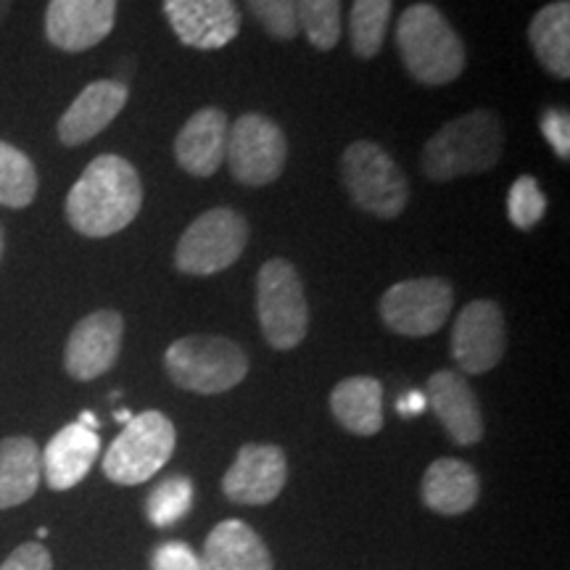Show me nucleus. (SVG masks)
Returning a JSON list of instances; mask_svg holds the SVG:
<instances>
[{
	"label": "nucleus",
	"mask_w": 570,
	"mask_h": 570,
	"mask_svg": "<svg viewBox=\"0 0 570 570\" xmlns=\"http://www.w3.org/2000/svg\"><path fill=\"white\" fill-rule=\"evenodd\" d=\"M142 183L138 169L117 154L96 156L67 196V219L85 238L122 233L140 214Z\"/></svg>",
	"instance_id": "nucleus-1"
},
{
	"label": "nucleus",
	"mask_w": 570,
	"mask_h": 570,
	"mask_svg": "<svg viewBox=\"0 0 570 570\" xmlns=\"http://www.w3.org/2000/svg\"><path fill=\"white\" fill-rule=\"evenodd\" d=\"M504 135L499 117L489 109H475L449 119L425 142L420 167L431 183H449L465 175H481L494 169L502 159Z\"/></svg>",
	"instance_id": "nucleus-2"
},
{
	"label": "nucleus",
	"mask_w": 570,
	"mask_h": 570,
	"mask_svg": "<svg viewBox=\"0 0 570 570\" xmlns=\"http://www.w3.org/2000/svg\"><path fill=\"white\" fill-rule=\"evenodd\" d=\"M396 48L412 80L428 88L454 82L465 71V42L433 3H415L399 17Z\"/></svg>",
	"instance_id": "nucleus-3"
},
{
	"label": "nucleus",
	"mask_w": 570,
	"mask_h": 570,
	"mask_svg": "<svg viewBox=\"0 0 570 570\" xmlns=\"http://www.w3.org/2000/svg\"><path fill=\"white\" fill-rule=\"evenodd\" d=\"M164 367L175 386L194 394H225L244 383L248 356L235 341L223 336H185L164 354Z\"/></svg>",
	"instance_id": "nucleus-4"
},
{
	"label": "nucleus",
	"mask_w": 570,
	"mask_h": 570,
	"mask_svg": "<svg viewBox=\"0 0 570 570\" xmlns=\"http://www.w3.org/2000/svg\"><path fill=\"white\" fill-rule=\"evenodd\" d=\"M341 177L362 212L394 219L410 202V183L391 154L373 140H356L341 156Z\"/></svg>",
	"instance_id": "nucleus-5"
},
{
	"label": "nucleus",
	"mask_w": 570,
	"mask_h": 570,
	"mask_svg": "<svg viewBox=\"0 0 570 570\" xmlns=\"http://www.w3.org/2000/svg\"><path fill=\"white\" fill-rule=\"evenodd\" d=\"M256 315L267 344L277 352L296 348L309 331V304L298 269L288 259H269L256 275Z\"/></svg>",
	"instance_id": "nucleus-6"
},
{
	"label": "nucleus",
	"mask_w": 570,
	"mask_h": 570,
	"mask_svg": "<svg viewBox=\"0 0 570 570\" xmlns=\"http://www.w3.org/2000/svg\"><path fill=\"white\" fill-rule=\"evenodd\" d=\"M177 433L173 420L161 412H142L125 423L104 458L106 479L119 487H138L154 479L173 458Z\"/></svg>",
	"instance_id": "nucleus-7"
},
{
	"label": "nucleus",
	"mask_w": 570,
	"mask_h": 570,
	"mask_svg": "<svg viewBox=\"0 0 570 570\" xmlns=\"http://www.w3.org/2000/svg\"><path fill=\"white\" fill-rule=\"evenodd\" d=\"M248 244V225L230 206L204 212L188 225L175 248V267L183 275H217L240 259Z\"/></svg>",
	"instance_id": "nucleus-8"
},
{
	"label": "nucleus",
	"mask_w": 570,
	"mask_h": 570,
	"mask_svg": "<svg viewBox=\"0 0 570 570\" xmlns=\"http://www.w3.org/2000/svg\"><path fill=\"white\" fill-rule=\"evenodd\" d=\"M225 161L235 183L248 188L273 185L288 161V140L281 125L265 114H244L227 130Z\"/></svg>",
	"instance_id": "nucleus-9"
},
{
	"label": "nucleus",
	"mask_w": 570,
	"mask_h": 570,
	"mask_svg": "<svg viewBox=\"0 0 570 570\" xmlns=\"http://www.w3.org/2000/svg\"><path fill=\"white\" fill-rule=\"evenodd\" d=\"M454 288L444 277H415L402 281L383 294L381 317L399 336L425 338L441 331L452 315Z\"/></svg>",
	"instance_id": "nucleus-10"
},
{
	"label": "nucleus",
	"mask_w": 570,
	"mask_h": 570,
	"mask_svg": "<svg viewBox=\"0 0 570 570\" xmlns=\"http://www.w3.org/2000/svg\"><path fill=\"white\" fill-rule=\"evenodd\" d=\"M508 348V325L497 302H470L454 320L452 356L462 373L483 375L502 362Z\"/></svg>",
	"instance_id": "nucleus-11"
},
{
	"label": "nucleus",
	"mask_w": 570,
	"mask_h": 570,
	"mask_svg": "<svg viewBox=\"0 0 570 570\" xmlns=\"http://www.w3.org/2000/svg\"><path fill=\"white\" fill-rule=\"evenodd\" d=\"M125 320L114 309H98L71 327L63 348V370L75 381H96L117 365Z\"/></svg>",
	"instance_id": "nucleus-12"
},
{
	"label": "nucleus",
	"mask_w": 570,
	"mask_h": 570,
	"mask_svg": "<svg viewBox=\"0 0 570 570\" xmlns=\"http://www.w3.org/2000/svg\"><path fill=\"white\" fill-rule=\"evenodd\" d=\"M117 0H48L46 38L63 53H82L109 38Z\"/></svg>",
	"instance_id": "nucleus-13"
},
{
	"label": "nucleus",
	"mask_w": 570,
	"mask_h": 570,
	"mask_svg": "<svg viewBox=\"0 0 570 570\" xmlns=\"http://www.w3.org/2000/svg\"><path fill=\"white\" fill-rule=\"evenodd\" d=\"M164 17L177 40L196 51H219L240 32L235 0H164Z\"/></svg>",
	"instance_id": "nucleus-14"
},
{
	"label": "nucleus",
	"mask_w": 570,
	"mask_h": 570,
	"mask_svg": "<svg viewBox=\"0 0 570 570\" xmlns=\"http://www.w3.org/2000/svg\"><path fill=\"white\" fill-rule=\"evenodd\" d=\"M288 481V460L275 444H246L223 479L225 497L235 504H269Z\"/></svg>",
	"instance_id": "nucleus-15"
},
{
	"label": "nucleus",
	"mask_w": 570,
	"mask_h": 570,
	"mask_svg": "<svg viewBox=\"0 0 570 570\" xmlns=\"http://www.w3.org/2000/svg\"><path fill=\"white\" fill-rule=\"evenodd\" d=\"M130 98V88L119 80H98L90 82L80 96L71 101L67 111L61 114L59 127V140L63 146H82L101 135L114 119L122 114Z\"/></svg>",
	"instance_id": "nucleus-16"
},
{
	"label": "nucleus",
	"mask_w": 570,
	"mask_h": 570,
	"mask_svg": "<svg viewBox=\"0 0 570 570\" xmlns=\"http://www.w3.org/2000/svg\"><path fill=\"white\" fill-rule=\"evenodd\" d=\"M425 402L431 404L436 417L444 425L449 439L460 446L479 444L483 439V417L479 399L470 383L454 370H439L428 381Z\"/></svg>",
	"instance_id": "nucleus-17"
},
{
	"label": "nucleus",
	"mask_w": 570,
	"mask_h": 570,
	"mask_svg": "<svg viewBox=\"0 0 570 570\" xmlns=\"http://www.w3.org/2000/svg\"><path fill=\"white\" fill-rule=\"evenodd\" d=\"M227 114L223 109L196 111L175 138V159L188 175L212 177L223 167L227 151Z\"/></svg>",
	"instance_id": "nucleus-18"
},
{
	"label": "nucleus",
	"mask_w": 570,
	"mask_h": 570,
	"mask_svg": "<svg viewBox=\"0 0 570 570\" xmlns=\"http://www.w3.org/2000/svg\"><path fill=\"white\" fill-rule=\"evenodd\" d=\"M101 452V439L82 423L61 428L42 452V479L53 491L75 489L90 473Z\"/></svg>",
	"instance_id": "nucleus-19"
},
{
	"label": "nucleus",
	"mask_w": 570,
	"mask_h": 570,
	"mask_svg": "<svg viewBox=\"0 0 570 570\" xmlns=\"http://www.w3.org/2000/svg\"><path fill=\"white\" fill-rule=\"evenodd\" d=\"M198 570H273V558L252 525L223 520L206 537Z\"/></svg>",
	"instance_id": "nucleus-20"
},
{
	"label": "nucleus",
	"mask_w": 570,
	"mask_h": 570,
	"mask_svg": "<svg viewBox=\"0 0 570 570\" xmlns=\"http://www.w3.org/2000/svg\"><path fill=\"white\" fill-rule=\"evenodd\" d=\"M481 483L468 462L441 458L423 475V502L439 515H462L479 502Z\"/></svg>",
	"instance_id": "nucleus-21"
},
{
	"label": "nucleus",
	"mask_w": 570,
	"mask_h": 570,
	"mask_svg": "<svg viewBox=\"0 0 570 570\" xmlns=\"http://www.w3.org/2000/svg\"><path fill=\"white\" fill-rule=\"evenodd\" d=\"M42 481V452L30 436L0 441V510H11L35 497Z\"/></svg>",
	"instance_id": "nucleus-22"
},
{
	"label": "nucleus",
	"mask_w": 570,
	"mask_h": 570,
	"mask_svg": "<svg viewBox=\"0 0 570 570\" xmlns=\"http://www.w3.org/2000/svg\"><path fill=\"white\" fill-rule=\"evenodd\" d=\"M331 410L354 436H375L383 428V386L367 375L341 381L331 394Z\"/></svg>",
	"instance_id": "nucleus-23"
},
{
	"label": "nucleus",
	"mask_w": 570,
	"mask_h": 570,
	"mask_svg": "<svg viewBox=\"0 0 570 570\" xmlns=\"http://www.w3.org/2000/svg\"><path fill=\"white\" fill-rule=\"evenodd\" d=\"M529 42L541 67L550 75L570 77V3L554 0L533 13L529 24Z\"/></svg>",
	"instance_id": "nucleus-24"
},
{
	"label": "nucleus",
	"mask_w": 570,
	"mask_h": 570,
	"mask_svg": "<svg viewBox=\"0 0 570 570\" xmlns=\"http://www.w3.org/2000/svg\"><path fill=\"white\" fill-rule=\"evenodd\" d=\"M391 9H394V0H354L352 13H348V38H352L354 56L370 61L381 53Z\"/></svg>",
	"instance_id": "nucleus-25"
},
{
	"label": "nucleus",
	"mask_w": 570,
	"mask_h": 570,
	"mask_svg": "<svg viewBox=\"0 0 570 570\" xmlns=\"http://www.w3.org/2000/svg\"><path fill=\"white\" fill-rule=\"evenodd\" d=\"M38 196V169L30 156L0 140V206L24 209Z\"/></svg>",
	"instance_id": "nucleus-26"
},
{
	"label": "nucleus",
	"mask_w": 570,
	"mask_h": 570,
	"mask_svg": "<svg viewBox=\"0 0 570 570\" xmlns=\"http://www.w3.org/2000/svg\"><path fill=\"white\" fill-rule=\"evenodd\" d=\"M298 32L306 35V40L317 51H333L344 35V11L341 0H296Z\"/></svg>",
	"instance_id": "nucleus-27"
},
{
	"label": "nucleus",
	"mask_w": 570,
	"mask_h": 570,
	"mask_svg": "<svg viewBox=\"0 0 570 570\" xmlns=\"http://www.w3.org/2000/svg\"><path fill=\"white\" fill-rule=\"evenodd\" d=\"M190 504H194V481L185 475H173L148 494L146 515L156 529H169L188 515Z\"/></svg>",
	"instance_id": "nucleus-28"
},
{
	"label": "nucleus",
	"mask_w": 570,
	"mask_h": 570,
	"mask_svg": "<svg viewBox=\"0 0 570 570\" xmlns=\"http://www.w3.org/2000/svg\"><path fill=\"white\" fill-rule=\"evenodd\" d=\"M547 212V198L541 194L539 183L533 180L531 175L518 177L512 183L510 196H508V214L510 223L518 227V230H531L533 225L541 223Z\"/></svg>",
	"instance_id": "nucleus-29"
},
{
	"label": "nucleus",
	"mask_w": 570,
	"mask_h": 570,
	"mask_svg": "<svg viewBox=\"0 0 570 570\" xmlns=\"http://www.w3.org/2000/svg\"><path fill=\"white\" fill-rule=\"evenodd\" d=\"M246 3L269 38L288 42L298 35L296 0H246Z\"/></svg>",
	"instance_id": "nucleus-30"
},
{
	"label": "nucleus",
	"mask_w": 570,
	"mask_h": 570,
	"mask_svg": "<svg viewBox=\"0 0 570 570\" xmlns=\"http://www.w3.org/2000/svg\"><path fill=\"white\" fill-rule=\"evenodd\" d=\"M541 132L560 159H570V117L566 109H547L539 119Z\"/></svg>",
	"instance_id": "nucleus-31"
},
{
	"label": "nucleus",
	"mask_w": 570,
	"mask_h": 570,
	"mask_svg": "<svg viewBox=\"0 0 570 570\" xmlns=\"http://www.w3.org/2000/svg\"><path fill=\"white\" fill-rule=\"evenodd\" d=\"M151 570H198V554L183 541H169L154 550Z\"/></svg>",
	"instance_id": "nucleus-32"
},
{
	"label": "nucleus",
	"mask_w": 570,
	"mask_h": 570,
	"mask_svg": "<svg viewBox=\"0 0 570 570\" xmlns=\"http://www.w3.org/2000/svg\"><path fill=\"white\" fill-rule=\"evenodd\" d=\"M0 570H53V560L48 547H42L40 541H27L6 558Z\"/></svg>",
	"instance_id": "nucleus-33"
},
{
	"label": "nucleus",
	"mask_w": 570,
	"mask_h": 570,
	"mask_svg": "<svg viewBox=\"0 0 570 570\" xmlns=\"http://www.w3.org/2000/svg\"><path fill=\"white\" fill-rule=\"evenodd\" d=\"M425 394H420V391H410V394H404L399 399V415L402 417H410V415H420V412L425 410Z\"/></svg>",
	"instance_id": "nucleus-34"
},
{
	"label": "nucleus",
	"mask_w": 570,
	"mask_h": 570,
	"mask_svg": "<svg viewBox=\"0 0 570 570\" xmlns=\"http://www.w3.org/2000/svg\"><path fill=\"white\" fill-rule=\"evenodd\" d=\"M80 423L85 425V428H90V431H98V420L90 415V412H82V417H80Z\"/></svg>",
	"instance_id": "nucleus-35"
},
{
	"label": "nucleus",
	"mask_w": 570,
	"mask_h": 570,
	"mask_svg": "<svg viewBox=\"0 0 570 570\" xmlns=\"http://www.w3.org/2000/svg\"><path fill=\"white\" fill-rule=\"evenodd\" d=\"M11 3H13V0H0V21H3L6 17H9Z\"/></svg>",
	"instance_id": "nucleus-36"
},
{
	"label": "nucleus",
	"mask_w": 570,
	"mask_h": 570,
	"mask_svg": "<svg viewBox=\"0 0 570 570\" xmlns=\"http://www.w3.org/2000/svg\"><path fill=\"white\" fill-rule=\"evenodd\" d=\"M130 417H132V415H130V412H127V410H119V412H117V420H122V423H130Z\"/></svg>",
	"instance_id": "nucleus-37"
},
{
	"label": "nucleus",
	"mask_w": 570,
	"mask_h": 570,
	"mask_svg": "<svg viewBox=\"0 0 570 570\" xmlns=\"http://www.w3.org/2000/svg\"><path fill=\"white\" fill-rule=\"evenodd\" d=\"M3 252H6V235H3V227H0V262H3Z\"/></svg>",
	"instance_id": "nucleus-38"
}]
</instances>
